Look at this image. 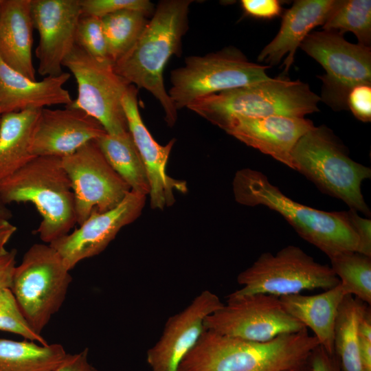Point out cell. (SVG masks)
<instances>
[{"instance_id": "2", "label": "cell", "mask_w": 371, "mask_h": 371, "mask_svg": "<svg viewBox=\"0 0 371 371\" xmlns=\"http://www.w3.org/2000/svg\"><path fill=\"white\" fill-rule=\"evenodd\" d=\"M319 345L307 329L253 342L205 330L177 371H289L308 362Z\"/></svg>"}, {"instance_id": "17", "label": "cell", "mask_w": 371, "mask_h": 371, "mask_svg": "<svg viewBox=\"0 0 371 371\" xmlns=\"http://www.w3.org/2000/svg\"><path fill=\"white\" fill-rule=\"evenodd\" d=\"M103 126L85 112L65 106L41 109L32 134V155L63 158L106 134Z\"/></svg>"}, {"instance_id": "22", "label": "cell", "mask_w": 371, "mask_h": 371, "mask_svg": "<svg viewBox=\"0 0 371 371\" xmlns=\"http://www.w3.org/2000/svg\"><path fill=\"white\" fill-rule=\"evenodd\" d=\"M31 0H2L0 8V57L10 67L35 80L32 61Z\"/></svg>"}, {"instance_id": "24", "label": "cell", "mask_w": 371, "mask_h": 371, "mask_svg": "<svg viewBox=\"0 0 371 371\" xmlns=\"http://www.w3.org/2000/svg\"><path fill=\"white\" fill-rule=\"evenodd\" d=\"M41 109H28L1 115L0 183L34 157L30 146Z\"/></svg>"}, {"instance_id": "11", "label": "cell", "mask_w": 371, "mask_h": 371, "mask_svg": "<svg viewBox=\"0 0 371 371\" xmlns=\"http://www.w3.org/2000/svg\"><path fill=\"white\" fill-rule=\"evenodd\" d=\"M300 47L324 68L320 99L335 111L347 109L350 91L361 84L371 85V48L347 41L331 30L309 33Z\"/></svg>"}, {"instance_id": "14", "label": "cell", "mask_w": 371, "mask_h": 371, "mask_svg": "<svg viewBox=\"0 0 371 371\" xmlns=\"http://www.w3.org/2000/svg\"><path fill=\"white\" fill-rule=\"evenodd\" d=\"M145 195L131 190L122 202L104 212L92 213L79 228L49 243L70 271L80 261L102 252L120 230L141 214Z\"/></svg>"}, {"instance_id": "33", "label": "cell", "mask_w": 371, "mask_h": 371, "mask_svg": "<svg viewBox=\"0 0 371 371\" xmlns=\"http://www.w3.org/2000/svg\"><path fill=\"white\" fill-rule=\"evenodd\" d=\"M82 16L102 18L122 10H133L146 17L155 11L153 3L148 0H80Z\"/></svg>"}, {"instance_id": "25", "label": "cell", "mask_w": 371, "mask_h": 371, "mask_svg": "<svg viewBox=\"0 0 371 371\" xmlns=\"http://www.w3.org/2000/svg\"><path fill=\"white\" fill-rule=\"evenodd\" d=\"M95 142L108 163L132 191L149 194L147 170L128 131L120 135L106 133Z\"/></svg>"}, {"instance_id": "1", "label": "cell", "mask_w": 371, "mask_h": 371, "mask_svg": "<svg viewBox=\"0 0 371 371\" xmlns=\"http://www.w3.org/2000/svg\"><path fill=\"white\" fill-rule=\"evenodd\" d=\"M192 0L161 1L133 46L113 63L115 71L128 84L149 91L160 103L165 120L173 126L177 110L164 82V70L173 55L181 54L183 36L188 30Z\"/></svg>"}, {"instance_id": "31", "label": "cell", "mask_w": 371, "mask_h": 371, "mask_svg": "<svg viewBox=\"0 0 371 371\" xmlns=\"http://www.w3.org/2000/svg\"><path fill=\"white\" fill-rule=\"evenodd\" d=\"M0 330L19 335L26 340L42 345L48 344L42 335L30 326L10 288L0 290Z\"/></svg>"}, {"instance_id": "7", "label": "cell", "mask_w": 371, "mask_h": 371, "mask_svg": "<svg viewBox=\"0 0 371 371\" xmlns=\"http://www.w3.org/2000/svg\"><path fill=\"white\" fill-rule=\"evenodd\" d=\"M69 270L49 245L36 243L16 266L10 289L25 319L41 335L66 297L72 281Z\"/></svg>"}, {"instance_id": "45", "label": "cell", "mask_w": 371, "mask_h": 371, "mask_svg": "<svg viewBox=\"0 0 371 371\" xmlns=\"http://www.w3.org/2000/svg\"><path fill=\"white\" fill-rule=\"evenodd\" d=\"M0 119H1V115H0Z\"/></svg>"}, {"instance_id": "3", "label": "cell", "mask_w": 371, "mask_h": 371, "mask_svg": "<svg viewBox=\"0 0 371 371\" xmlns=\"http://www.w3.org/2000/svg\"><path fill=\"white\" fill-rule=\"evenodd\" d=\"M237 202L264 205L281 214L305 240L329 258L357 251L358 237L346 211L326 212L304 205L284 194L260 171L245 168L238 171L233 182Z\"/></svg>"}, {"instance_id": "18", "label": "cell", "mask_w": 371, "mask_h": 371, "mask_svg": "<svg viewBox=\"0 0 371 371\" xmlns=\"http://www.w3.org/2000/svg\"><path fill=\"white\" fill-rule=\"evenodd\" d=\"M128 129L146 166L150 183V206L163 210L175 201V191L185 193L186 183L166 173V165L175 139L162 146L152 137L141 117L137 104V89L129 85L122 98Z\"/></svg>"}, {"instance_id": "19", "label": "cell", "mask_w": 371, "mask_h": 371, "mask_svg": "<svg viewBox=\"0 0 371 371\" xmlns=\"http://www.w3.org/2000/svg\"><path fill=\"white\" fill-rule=\"evenodd\" d=\"M314 126L313 122L305 117L271 115L236 117L221 129L294 170L292 150L298 140Z\"/></svg>"}, {"instance_id": "21", "label": "cell", "mask_w": 371, "mask_h": 371, "mask_svg": "<svg viewBox=\"0 0 371 371\" xmlns=\"http://www.w3.org/2000/svg\"><path fill=\"white\" fill-rule=\"evenodd\" d=\"M71 74L63 72L43 80H31L7 65L0 57V115L28 109H43L72 102L63 85Z\"/></svg>"}, {"instance_id": "6", "label": "cell", "mask_w": 371, "mask_h": 371, "mask_svg": "<svg viewBox=\"0 0 371 371\" xmlns=\"http://www.w3.org/2000/svg\"><path fill=\"white\" fill-rule=\"evenodd\" d=\"M291 158L294 170L321 191L370 216L361 186L371 177V169L352 160L346 147L326 126H314L304 134L294 146Z\"/></svg>"}, {"instance_id": "26", "label": "cell", "mask_w": 371, "mask_h": 371, "mask_svg": "<svg viewBox=\"0 0 371 371\" xmlns=\"http://www.w3.org/2000/svg\"><path fill=\"white\" fill-rule=\"evenodd\" d=\"M67 354L60 344L0 338V371H53Z\"/></svg>"}, {"instance_id": "27", "label": "cell", "mask_w": 371, "mask_h": 371, "mask_svg": "<svg viewBox=\"0 0 371 371\" xmlns=\"http://www.w3.org/2000/svg\"><path fill=\"white\" fill-rule=\"evenodd\" d=\"M368 305L351 295L341 302L335 321L334 351L342 371H362L358 325Z\"/></svg>"}, {"instance_id": "43", "label": "cell", "mask_w": 371, "mask_h": 371, "mask_svg": "<svg viewBox=\"0 0 371 371\" xmlns=\"http://www.w3.org/2000/svg\"><path fill=\"white\" fill-rule=\"evenodd\" d=\"M289 371H311V365H310V363H309V360L308 361L307 363L297 367V368H295L294 369H292V370H290Z\"/></svg>"}, {"instance_id": "9", "label": "cell", "mask_w": 371, "mask_h": 371, "mask_svg": "<svg viewBox=\"0 0 371 371\" xmlns=\"http://www.w3.org/2000/svg\"><path fill=\"white\" fill-rule=\"evenodd\" d=\"M242 286L231 294H266L277 297L305 290H328L340 281L332 268L315 261L299 247L289 245L276 255L263 253L237 277Z\"/></svg>"}, {"instance_id": "44", "label": "cell", "mask_w": 371, "mask_h": 371, "mask_svg": "<svg viewBox=\"0 0 371 371\" xmlns=\"http://www.w3.org/2000/svg\"><path fill=\"white\" fill-rule=\"evenodd\" d=\"M1 3H2V0H0V8H1Z\"/></svg>"}, {"instance_id": "32", "label": "cell", "mask_w": 371, "mask_h": 371, "mask_svg": "<svg viewBox=\"0 0 371 371\" xmlns=\"http://www.w3.org/2000/svg\"><path fill=\"white\" fill-rule=\"evenodd\" d=\"M76 44L94 58L109 59L100 18L80 17L76 30Z\"/></svg>"}, {"instance_id": "34", "label": "cell", "mask_w": 371, "mask_h": 371, "mask_svg": "<svg viewBox=\"0 0 371 371\" xmlns=\"http://www.w3.org/2000/svg\"><path fill=\"white\" fill-rule=\"evenodd\" d=\"M347 107L354 116L363 122L371 120V85L354 87L347 97Z\"/></svg>"}, {"instance_id": "4", "label": "cell", "mask_w": 371, "mask_h": 371, "mask_svg": "<svg viewBox=\"0 0 371 371\" xmlns=\"http://www.w3.org/2000/svg\"><path fill=\"white\" fill-rule=\"evenodd\" d=\"M5 204L32 203L42 217L34 233L49 244L77 223L74 194L62 159L36 156L0 183Z\"/></svg>"}, {"instance_id": "15", "label": "cell", "mask_w": 371, "mask_h": 371, "mask_svg": "<svg viewBox=\"0 0 371 371\" xmlns=\"http://www.w3.org/2000/svg\"><path fill=\"white\" fill-rule=\"evenodd\" d=\"M30 8L34 28L39 34L38 72L45 77L59 76L65 59L76 45L82 16L80 0H31Z\"/></svg>"}, {"instance_id": "35", "label": "cell", "mask_w": 371, "mask_h": 371, "mask_svg": "<svg viewBox=\"0 0 371 371\" xmlns=\"http://www.w3.org/2000/svg\"><path fill=\"white\" fill-rule=\"evenodd\" d=\"M348 221L356 233L359 243L357 252L371 257V220L361 217L354 209L346 211Z\"/></svg>"}, {"instance_id": "10", "label": "cell", "mask_w": 371, "mask_h": 371, "mask_svg": "<svg viewBox=\"0 0 371 371\" xmlns=\"http://www.w3.org/2000/svg\"><path fill=\"white\" fill-rule=\"evenodd\" d=\"M63 67L74 75L78 87L76 98L65 106L91 115L108 134L128 131L122 98L131 85L115 71L111 60L94 58L76 45Z\"/></svg>"}, {"instance_id": "12", "label": "cell", "mask_w": 371, "mask_h": 371, "mask_svg": "<svg viewBox=\"0 0 371 371\" xmlns=\"http://www.w3.org/2000/svg\"><path fill=\"white\" fill-rule=\"evenodd\" d=\"M204 326L221 335L253 342L307 329L284 309L279 297L266 294L229 295L226 304L205 319Z\"/></svg>"}, {"instance_id": "38", "label": "cell", "mask_w": 371, "mask_h": 371, "mask_svg": "<svg viewBox=\"0 0 371 371\" xmlns=\"http://www.w3.org/2000/svg\"><path fill=\"white\" fill-rule=\"evenodd\" d=\"M88 349L75 354H67L63 361L53 371H98L88 359Z\"/></svg>"}, {"instance_id": "13", "label": "cell", "mask_w": 371, "mask_h": 371, "mask_svg": "<svg viewBox=\"0 0 371 371\" xmlns=\"http://www.w3.org/2000/svg\"><path fill=\"white\" fill-rule=\"evenodd\" d=\"M62 159L74 194L77 223L118 205L131 190L108 163L95 140Z\"/></svg>"}, {"instance_id": "42", "label": "cell", "mask_w": 371, "mask_h": 371, "mask_svg": "<svg viewBox=\"0 0 371 371\" xmlns=\"http://www.w3.org/2000/svg\"><path fill=\"white\" fill-rule=\"evenodd\" d=\"M12 216V211L0 197V220L9 221Z\"/></svg>"}, {"instance_id": "41", "label": "cell", "mask_w": 371, "mask_h": 371, "mask_svg": "<svg viewBox=\"0 0 371 371\" xmlns=\"http://www.w3.org/2000/svg\"><path fill=\"white\" fill-rule=\"evenodd\" d=\"M16 229V227L9 221L0 220V258L8 252L5 245Z\"/></svg>"}, {"instance_id": "36", "label": "cell", "mask_w": 371, "mask_h": 371, "mask_svg": "<svg viewBox=\"0 0 371 371\" xmlns=\"http://www.w3.org/2000/svg\"><path fill=\"white\" fill-rule=\"evenodd\" d=\"M241 5L247 15L262 19L275 18L282 10L278 0H242Z\"/></svg>"}, {"instance_id": "39", "label": "cell", "mask_w": 371, "mask_h": 371, "mask_svg": "<svg viewBox=\"0 0 371 371\" xmlns=\"http://www.w3.org/2000/svg\"><path fill=\"white\" fill-rule=\"evenodd\" d=\"M16 250L12 249L0 258V290L10 288L16 265Z\"/></svg>"}, {"instance_id": "8", "label": "cell", "mask_w": 371, "mask_h": 371, "mask_svg": "<svg viewBox=\"0 0 371 371\" xmlns=\"http://www.w3.org/2000/svg\"><path fill=\"white\" fill-rule=\"evenodd\" d=\"M271 67L255 63L238 48L225 47L205 56H191L170 74L168 95L177 110L194 100L270 78Z\"/></svg>"}, {"instance_id": "5", "label": "cell", "mask_w": 371, "mask_h": 371, "mask_svg": "<svg viewBox=\"0 0 371 371\" xmlns=\"http://www.w3.org/2000/svg\"><path fill=\"white\" fill-rule=\"evenodd\" d=\"M319 101L308 84L279 76L199 98L186 108L221 128L236 117H304L319 111Z\"/></svg>"}, {"instance_id": "29", "label": "cell", "mask_w": 371, "mask_h": 371, "mask_svg": "<svg viewBox=\"0 0 371 371\" xmlns=\"http://www.w3.org/2000/svg\"><path fill=\"white\" fill-rule=\"evenodd\" d=\"M324 30L341 34L352 32L358 43L370 47L371 1L370 0H339L322 25Z\"/></svg>"}, {"instance_id": "23", "label": "cell", "mask_w": 371, "mask_h": 371, "mask_svg": "<svg viewBox=\"0 0 371 371\" xmlns=\"http://www.w3.org/2000/svg\"><path fill=\"white\" fill-rule=\"evenodd\" d=\"M346 295L340 283L312 295L294 294L280 297L284 309L306 328L328 353L333 355L334 330L339 307Z\"/></svg>"}, {"instance_id": "30", "label": "cell", "mask_w": 371, "mask_h": 371, "mask_svg": "<svg viewBox=\"0 0 371 371\" xmlns=\"http://www.w3.org/2000/svg\"><path fill=\"white\" fill-rule=\"evenodd\" d=\"M330 267L338 277L346 295L370 305L371 257L357 251L346 252L332 257Z\"/></svg>"}, {"instance_id": "20", "label": "cell", "mask_w": 371, "mask_h": 371, "mask_svg": "<svg viewBox=\"0 0 371 371\" xmlns=\"http://www.w3.org/2000/svg\"><path fill=\"white\" fill-rule=\"evenodd\" d=\"M336 0H297L282 16L280 28L258 56V61L270 67L286 55L284 73L292 66L297 49L310 32L325 23Z\"/></svg>"}, {"instance_id": "40", "label": "cell", "mask_w": 371, "mask_h": 371, "mask_svg": "<svg viewBox=\"0 0 371 371\" xmlns=\"http://www.w3.org/2000/svg\"><path fill=\"white\" fill-rule=\"evenodd\" d=\"M359 354L362 371H371V337L360 336Z\"/></svg>"}, {"instance_id": "28", "label": "cell", "mask_w": 371, "mask_h": 371, "mask_svg": "<svg viewBox=\"0 0 371 371\" xmlns=\"http://www.w3.org/2000/svg\"><path fill=\"white\" fill-rule=\"evenodd\" d=\"M109 58L115 63L135 43L148 22L141 12L122 10L101 18Z\"/></svg>"}, {"instance_id": "37", "label": "cell", "mask_w": 371, "mask_h": 371, "mask_svg": "<svg viewBox=\"0 0 371 371\" xmlns=\"http://www.w3.org/2000/svg\"><path fill=\"white\" fill-rule=\"evenodd\" d=\"M311 371H342L335 354L328 353L322 346H317L309 357Z\"/></svg>"}, {"instance_id": "16", "label": "cell", "mask_w": 371, "mask_h": 371, "mask_svg": "<svg viewBox=\"0 0 371 371\" xmlns=\"http://www.w3.org/2000/svg\"><path fill=\"white\" fill-rule=\"evenodd\" d=\"M223 306L217 295L205 290L183 311L170 317L159 339L147 351L151 371H177L205 330V319Z\"/></svg>"}]
</instances>
